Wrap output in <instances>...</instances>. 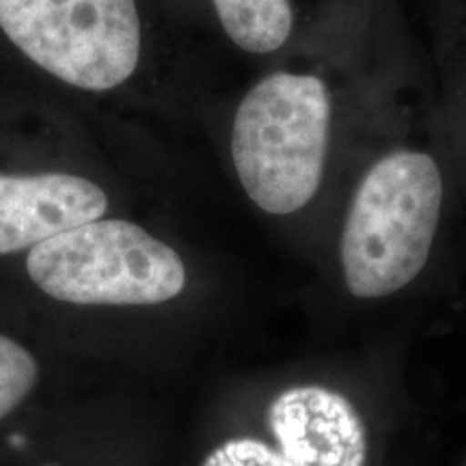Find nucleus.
<instances>
[{
	"label": "nucleus",
	"mask_w": 466,
	"mask_h": 466,
	"mask_svg": "<svg viewBox=\"0 0 466 466\" xmlns=\"http://www.w3.org/2000/svg\"><path fill=\"white\" fill-rule=\"evenodd\" d=\"M458 197L432 74L417 63L384 104L309 266L324 318L363 333L406 322L439 275Z\"/></svg>",
	"instance_id": "obj_4"
},
{
	"label": "nucleus",
	"mask_w": 466,
	"mask_h": 466,
	"mask_svg": "<svg viewBox=\"0 0 466 466\" xmlns=\"http://www.w3.org/2000/svg\"><path fill=\"white\" fill-rule=\"evenodd\" d=\"M197 37L206 35L250 72L374 25L391 0H167Z\"/></svg>",
	"instance_id": "obj_6"
},
{
	"label": "nucleus",
	"mask_w": 466,
	"mask_h": 466,
	"mask_svg": "<svg viewBox=\"0 0 466 466\" xmlns=\"http://www.w3.org/2000/svg\"><path fill=\"white\" fill-rule=\"evenodd\" d=\"M93 466H149L147 458L141 456V451L137 456H121V460H106L104 464H93Z\"/></svg>",
	"instance_id": "obj_10"
},
{
	"label": "nucleus",
	"mask_w": 466,
	"mask_h": 466,
	"mask_svg": "<svg viewBox=\"0 0 466 466\" xmlns=\"http://www.w3.org/2000/svg\"><path fill=\"white\" fill-rule=\"evenodd\" d=\"M432 46V106L441 138L466 197V0H453Z\"/></svg>",
	"instance_id": "obj_7"
},
{
	"label": "nucleus",
	"mask_w": 466,
	"mask_h": 466,
	"mask_svg": "<svg viewBox=\"0 0 466 466\" xmlns=\"http://www.w3.org/2000/svg\"><path fill=\"white\" fill-rule=\"evenodd\" d=\"M39 382V359L22 341L0 333V421L25 406Z\"/></svg>",
	"instance_id": "obj_8"
},
{
	"label": "nucleus",
	"mask_w": 466,
	"mask_h": 466,
	"mask_svg": "<svg viewBox=\"0 0 466 466\" xmlns=\"http://www.w3.org/2000/svg\"><path fill=\"white\" fill-rule=\"evenodd\" d=\"M201 50L167 0H0V100L119 137L206 130L218 93Z\"/></svg>",
	"instance_id": "obj_2"
},
{
	"label": "nucleus",
	"mask_w": 466,
	"mask_h": 466,
	"mask_svg": "<svg viewBox=\"0 0 466 466\" xmlns=\"http://www.w3.org/2000/svg\"><path fill=\"white\" fill-rule=\"evenodd\" d=\"M121 141L69 110L0 100V259L134 208Z\"/></svg>",
	"instance_id": "obj_5"
},
{
	"label": "nucleus",
	"mask_w": 466,
	"mask_h": 466,
	"mask_svg": "<svg viewBox=\"0 0 466 466\" xmlns=\"http://www.w3.org/2000/svg\"><path fill=\"white\" fill-rule=\"evenodd\" d=\"M419 5L423 9V20L425 26H428L430 42H432V39H436V35L442 31V26H445L453 0H419Z\"/></svg>",
	"instance_id": "obj_9"
},
{
	"label": "nucleus",
	"mask_w": 466,
	"mask_h": 466,
	"mask_svg": "<svg viewBox=\"0 0 466 466\" xmlns=\"http://www.w3.org/2000/svg\"><path fill=\"white\" fill-rule=\"evenodd\" d=\"M406 322L208 389L182 466H406Z\"/></svg>",
	"instance_id": "obj_3"
},
{
	"label": "nucleus",
	"mask_w": 466,
	"mask_h": 466,
	"mask_svg": "<svg viewBox=\"0 0 466 466\" xmlns=\"http://www.w3.org/2000/svg\"><path fill=\"white\" fill-rule=\"evenodd\" d=\"M415 66L391 7L363 31L250 72L214 102L206 132L227 179L302 264L316 259L360 149Z\"/></svg>",
	"instance_id": "obj_1"
}]
</instances>
